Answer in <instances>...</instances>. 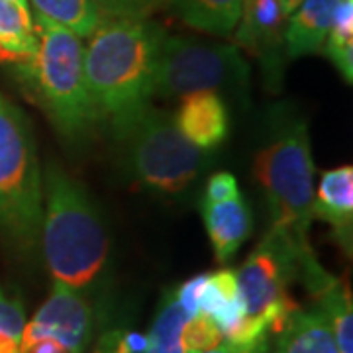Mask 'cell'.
I'll return each instance as SVG.
<instances>
[{
  "label": "cell",
  "mask_w": 353,
  "mask_h": 353,
  "mask_svg": "<svg viewBox=\"0 0 353 353\" xmlns=\"http://www.w3.org/2000/svg\"><path fill=\"white\" fill-rule=\"evenodd\" d=\"M163 28L150 16H102L85 46V77L101 120L126 139L152 106Z\"/></svg>",
  "instance_id": "6da1fadb"
},
{
  "label": "cell",
  "mask_w": 353,
  "mask_h": 353,
  "mask_svg": "<svg viewBox=\"0 0 353 353\" xmlns=\"http://www.w3.org/2000/svg\"><path fill=\"white\" fill-rule=\"evenodd\" d=\"M53 283L94 301L106 269L110 240L85 189L50 163L41 171V234Z\"/></svg>",
  "instance_id": "7a4b0ae2"
},
{
  "label": "cell",
  "mask_w": 353,
  "mask_h": 353,
  "mask_svg": "<svg viewBox=\"0 0 353 353\" xmlns=\"http://www.w3.org/2000/svg\"><path fill=\"white\" fill-rule=\"evenodd\" d=\"M38 53L14 67L57 132L81 139L101 122L85 77V43L71 30L32 14Z\"/></svg>",
  "instance_id": "3957f363"
},
{
  "label": "cell",
  "mask_w": 353,
  "mask_h": 353,
  "mask_svg": "<svg viewBox=\"0 0 353 353\" xmlns=\"http://www.w3.org/2000/svg\"><path fill=\"white\" fill-rule=\"evenodd\" d=\"M253 175L267 199L269 230L299 255L312 257L308 228L314 220V161L306 124L292 122L263 145L253 159Z\"/></svg>",
  "instance_id": "277c9868"
},
{
  "label": "cell",
  "mask_w": 353,
  "mask_h": 353,
  "mask_svg": "<svg viewBox=\"0 0 353 353\" xmlns=\"http://www.w3.org/2000/svg\"><path fill=\"white\" fill-rule=\"evenodd\" d=\"M0 226L32 250L41 234V167L30 122L0 92Z\"/></svg>",
  "instance_id": "5b68a950"
},
{
  "label": "cell",
  "mask_w": 353,
  "mask_h": 353,
  "mask_svg": "<svg viewBox=\"0 0 353 353\" xmlns=\"http://www.w3.org/2000/svg\"><path fill=\"white\" fill-rule=\"evenodd\" d=\"M324 273L326 269L318 263L316 255H299L287 241L269 230L240 271H236L243 312L248 318L263 322L269 332L275 334L299 308V303L289 292L290 283L301 281L308 287Z\"/></svg>",
  "instance_id": "8992f818"
},
{
  "label": "cell",
  "mask_w": 353,
  "mask_h": 353,
  "mask_svg": "<svg viewBox=\"0 0 353 353\" xmlns=\"http://www.w3.org/2000/svg\"><path fill=\"white\" fill-rule=\"evenodd\" d=\"M250 85V65L234 43L187 36H165L153 94L187 97L199 90L241 94Z\"/></svg>",
  "instance_id": "52a82bcc"
},
{
  "label": "cell",
  "mask_w": 353,
  "mask_h": 353,
  "mask_svg": "<svg viewBox=\"0 0 353 353\" xmlns=\"http://www.w3.org/2000/svg\"><path fill=\"white\" fill-rule=\"evenodd\" d=\"M130 167L141 187L181 194L206 167V152L181 134L171 114L150 106L128 136Z\"/></svg>",
  "instance_id": "ba28073f"
},
{
  "label": "cell",
  "mask_w": 353,
  "mask_h": 353,
  "mask_svg": "<svg viewBox=\"0 0 353 353\" xmlns=\"http://www.w3.org/2000/svg\"><path fill=\"white\" fill-rule=\"evenodd\" d=\"M94 301L65 285L53 283L50 299L24 324L20 341L48 336L63 341L77 353H87L94 338Z\"/></svg>",
  "instance_id": "9c48e42d"
},
{
  "label": "cell",
  "mask_w": 353,
  "mask_h": 353,
  "mask_svg": "<svg viewBox=\"0 0 353 353\" xmlns=\"http://www.w3.org/2000/svg\"><path fill=\"white\" fill-rule=\"evenodd\" d=\"M289 14L281 0H243L236 41L238 46L261 57L265 69L273 71L281 67L279 51L285 46V28Z\"/></svg>",
  "instance_id": "30bf717a"
},
{
  "label": "cell",
  "mask_w": 353,
  "mask_h": 353,
  "mask_svg": "<svg viewBox=\"0 0 353 353\" xmlns=\"http://www.w3.org/2000/svg\"><path fill=\"white\" fill-rule=\"evenodd\" d=\"M173 118L181 134L202 152H212L228 138V108L222 97L214 90L187 94Z\"/></svg>",
  "instance_id": "8fae6325"
},
{
  "label": "cell",
  "mask_w": 353,
  "mask_h": 353,
  "mask_svg": "<svg viewBox=\"0 0 353 353\" xmlns=\"http://www.w3.org/2000/svg\"><path fill=\"white\" fill-rule=\"evenodd\" d=\"M201 212L216 259L220 263H226L252 234V210L240 192L228 201H202Z\"/></svg>",
  "instance_id": "7c38bea8"
},
{
  "label": "cell",
  "mask_w": 353,
  "mask_h": 353,
  "mask_svg": "<svg viewBox=\"0 0 353 353\" xmlns=\"http://www.w3.org/2000/svg\"><path fill=\"white\" fill-rule=\"evenodd\" d=\"M312 218L326 222L334 238L347 252L352 250L353 232V167L341 165L322 175L312 204Z\"/></svg>",
  "instance_id": "4fadbf2b"
},
{
  "label": "cell",
  "mask_w": 353,
  "mask_h": 353,
  "mask_svg": "<svg viewBox=\"0 0 353 353\" xmlns=\"http://www.w3.org/2000/svg\"><path fill=\"white\" fill-rule=\"evenodd\" d=\"M271 353H340L324 312L312 304L296 308L273 334Z\"/></svg>",
  "instance_id": "5bb4252c"
},
{
  "label": "cell",
  "mask_w": 353,
  "mask_h": 353,
  "mask_svg": "<svg viewBox=\"0 0 353 353\" xmlns=\"http://www.w3.org/2000/svg\"><path fill=\"white\" fill-rule=\"evenodd\" d=\"M340 0H303L285 28V50L290 59L320 53Z\"/></svg>",
  "instance_id": "9a60e30c"
},
{
  "label": "cell",
  "mask_w": 353,
  "mask_h": 353,
  "mask_svg": "<svg viewBox=\"0 0 353 353\" xmlns=\"http://www.w3.org/2000/svg\"><path fill=\"white\" fill-rule=\"evenodd\" d=\"M38 53V34L28 6L0 0V61L24 65Z\"/></svg>",
  "instance_id": "2e32d148"
},
{
  "label": "cell",
  "mask_w": 353,
  "mask_h": 353,
  "mask_svg": "<svg viewBox=\"0 0 353 353\" xmlns=\"http://www.w3.org/2000/svg\"><path fill=\"white\" fill-rule=\"evenodd\" d=\"M243 0H165L181 22L212 36H230L240 20Z\"/></svg>",
  "instance_id": "e0dca14e"
},
{
  "label": "cell",
  "mask_w": 353,
  "mask_h": 353,
  "mask_svg": "<svg viewBox=\"0 0 353 353\" xmlns=\"http://www.w3.org/2000/svg\"><path fill=\"white\" fill-rule=\"evenodd\" d=\"M199 310L208 314L220 326L222 334L234 324H238L245 316L241 304L238 277L232 269H220L216 273L206 275L199 299Z\"/></svg>",
  "instance_id": "ac0fdd59"
},
{
  "label": "cell",
  "mask_w": 353,
  "mask_h": 353,
  "mask_svg": "<svg viewBox=\"0 0 353 353\" xmlns=\"http://www.w3.org/2000/svg\"><path fill=\"white\" fill-rule=\"evenodd\" d=\"M28 4L32 14L63 26L81 39H87L104 16L94 0H28Z\"/></svg>",
  "instance_id": "d6986e66"
},
{
  "label": "cell",
  "mask_w": 353,
  "mask_h": 353,
  "mask_svg": "<svg viewBox=\"0 0 353 353\" xmlns=\"http://www.w3.org/2000/svg\"><path fill=\"white\" fill-rule=\"evenodd\" d=\"M314 304L324 312L340 353H353V308L352 294L334 277L314 294Z\"/></svg>",
  "instance_id": "ffe728a7"
},
{
  "label": "cell",
  "mask_w": 353,
  "mask_h": 353,
  "mask_svg": "<svg viewBox=\"0 0 353 353\" xmlns=\"http://www.w3.org/2000/svg\"><path fill=\"white\" fill-rule=\"evenodd\" d=\"M190 316L176 301L175 289L167 290L161 299L159 310L148 332V345L143 353H185L181 343V330Z\"/></svg>",
  "instance_id": "44dd1931"
},
{
  "label": "cell",
  "mask_w": 353,
  "mask_h": 353,
  "mask_svg": "<svg viewBox=\"0 0 353 353\" xmlns=\"http://www.w3.org/2000/svg\"><path fill=\"white\" fill-rule=\"evenodd\" d=\"M322 51L341 79L352 85L353 81V0H340Z\"/></svg>",
  "instance_id": "7402d4cb"
},
{
  "label": "cell",
  "mask_w": 353,
  "mask_h": 353,
  "mask_svg": "<svg viewBox=\"0 0 353 353\" xmlns=\"http://www.w3.org/2000/svg\"><path fill=\"white\" fill-rule=\"evenodd\" d=\"M222 341L224 334L220 326L201 310L190 316L181 330V343L185 353H208L220 347Z\"/></svg>",
  "instance_id": "603a6c76"
},
{
  "label": "cell",
  "mask_w": 353,
  "mask_h": 353,
  "mask_svg": "<svg viewBox=\"0 0 353 353\" xmlns=\"http://www.w3.org/2000/svg\"><path fill=\"white\" fill-rule=\"evenodd\" d=\"M104 16H150L165 0H94Z\"/></svg>",
  "instance_id": "cb8c5ba5"
},
{
  "label": "cell",
  "mask_w": 353,
  "mask_h": 353,
  "mask_svg": "<svg viewBox=\"0 0 353 353\" xmlns=\"http://www.w3.org/2000/svg\"><path fill=\"white\" fill-rule=\"evenodd\" d=\"M24 324L26 316L22 304L8 299L4 294V290L0 289V332H8V334L22 338Z\"/></svg>",
  "instance_id": "d4e9b609"
},
{
  "label": "cell",
  "mask_w": 353,
  "mask_h": 353,
  "mask_svg": "<svg viewBox=\"0 0 353 353\" xmlns=\"http://www.w3.org/2000/svg\"><path fill=\"white\" fill-rule=\"evenodd\" d=\"M236 194H240V187H238L236 176L230 175V173H216V175L208 179L206 192H204V201H228V199H232Z\"/></svg>",
  "instance_id": "484cf974"
},
{
  "label": "cell",
  "mask_w": 353,
  "mask_h": 353,
  "mask_svg": "<svg viewBox=\"0 0 353 353\" xmlns=\"http://www.w3.org/2000/svg\"><path fill=\"white\" fill-rule=\"evenodd\" d=\"M204 281H206V275H196V277L185 281L183 285L175 287L176 301H179V304L187 310V314L189 316L199 312V299H201Z\"/></svg>",
  "instance_id": "4316f807"
},
{
  "label": "cell",
  "mask_w": 353,
  "mask_h": 353,
  "mask_svg": "<svg viewBox=\"0 0 353 353\" xmlns=\"http://www.w3.org/2000/svg\"><path fill=\"white\" fill-rule=\"evenodd\" d=\"M92 353H132L128 343V328H108L101 334Z\"/></svg>",
  "instance_id": "83f0119b"
},
{
  "label": "cell",
  "mask_w": 353,
  "mask_h": 353,
  "mask_svg": "<svg viewBox=\"0 0 353 353\" xmlns=\"http://www.w3.org/2000/svg\"><path fill=\"white\" fill-rule=\"evenodd\" d=\"M273 334H265L263 338L252 341V343H226L222 341L220 347H216L208 353H271Z\"/></svg>",
  "instance_id": "f1b7e54d"
},
{
  "label": "cell",
  "mask_w": 353,
  "mask_h": 353,
  "mask_svg": "<svg viewBox=\"0 0 353 353\" xmlns=\"http://www.w3.org/2000/svg\"><path fill=\"white\" fill-rule=\"evenodd\" d=\"M20 353H77L69 345H65L63 341L55 340V338H36L30 341H20Z\"/></svg>",
  "instance_id": "f546056e"
},
{
  "label": "cell",
  "mask_w": 353,
  "mask_h": 353,
  "mask_svg": "<svg viewBox=\"0 0 353 353\" xmlns=\"http://www.w3.org/2000/svg\"><path fill=\"white\" fill-rule=\"evenodd\" d=\"M301 2H303V0H281V4H283L285 12L289 14V16L294 12V10H296L299 6H301Z\"/></svg>",
  "instance_id": "4dcf8cb0"
},
{
  "label": "cell",
  "mask_w": 353,
  "mask_h": 353,
  "mask_svg": "<svg viewBox=\"0 0 353 353\" xmlns=\"http://www.w3.org/2000/svg\"><path fill=\"white\" fill-rule=\"evenodd\" d=\"M12 2H18V4H22V6H28V8H30V4H28V0H12Z\"/></svg>",
  "instance_id": "1f68e13d"
}]
</instances>
